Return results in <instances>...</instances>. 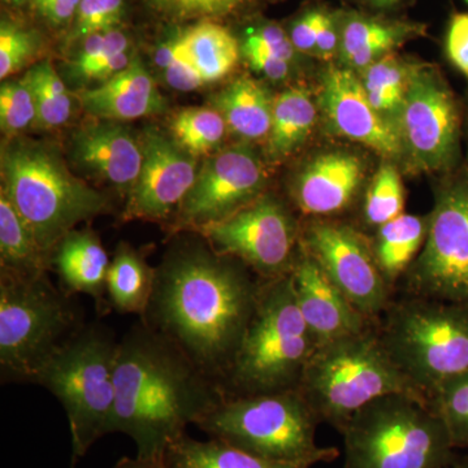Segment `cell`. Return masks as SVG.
<instances>
[{"label":"cell","mask_w":468,"mask_h":468,"mask_svg":"<svg viewBox=\"0 0 468 468\" xmlns=\"http://www.w3.org/2000/svg\"><path fill=\"white\" fill-rule=\"evenodd\" d=\"M320 110L340 137L365 144L387 159L403 155L399 129L369 103L360 77L343 66H329L322 77Z\"/></svg>","instance_id":"cell-17"},{"label":"cell","mask_w":468,"mask_h":468,"mask_svg":"<svg viewBox=\"0 0 468 468\" xmlns=\"http://www.w3.org/2000/svg\"><path fill=\"white\" fill-rule=\"evenodd\" d=\"M215 107L228 129L243 141L268 137L272 124L273 100L255 80L239 77L215 98Z\"/></svg>","instance_id":"cell-24"},{"label":"cell","mask_w":468,"mask_h":468,"mask_svg":"<svg viewBox=\"0 0 468 468\" xmlns=\"http://www.w3.org/2000/svg\"><path fill=\"white\" fill-rule=\"evenodd\" d=\"M189 57L206 84L218 81L232 72L239 58L236 38L226 27L202 21L184 33Z\"/></svg>","instance_id":"cell-30"},{"label":"cell","mask_w":468,"mask_h":468,"mask_svg":"<svg viewBox=\"0 0 468 468\" xmlns=\"http://www.w3.org/2000/svg\"><path fill=\"white\" fill-rule=\"evenodd\" d=\"M111 433L131 437L140 460L165 458L172 442L226 399L220 384L143 320L119 341Z\"/></svg>","instance_id":"cell-2"},{"label":"cell","mask_w":468,"mask_h":468,"mask_svg":"<svg viewBox=\"0 0 468 468\" xmlns=\"http://www.w3.org/2000/svg\"><path fill=\"white\" fill-rule=\"evenodd\" d=\"M89 115L100 120L126 122L155 115L165 109V100L155 81L138 58L94 89L77 94Z\"/></svg>","instance_id":"cell-21"},{"label":"cell","mask_w":468,"mask_h":468,"mask_svg":"<svg viewBox=\"0 0 468 468\" xmlns=\"http://www.w3.org/2000/svg\"><path fill=\"white\" fill-rule=\"evenodd\" d=\"M110 264L100 237L91 230L68 233L50 257V266L57 271L63 291L70 295H90L98 311L110 307L106 300Z\"/></svg>","instance_id":"cell-22"},{"label":"cell","mask_w":468,"mask_h":468,"mask_svg":"<svg viewBox=\"0 0 468 468\" xmlns=\"http://www.w3.org/2000/svg\"><path fill=\"white\" fill-rule=\"evenodd\" d=\"M399 132L412 168L446 175L462 168L463 111L439 68L410 64Z\"/></svg>","instance_id":"cell-11"},{"label":"cell","mask_w":468,"mask_h":468,"mask_svg":"<svg viewBox=\"0 0 468 468\" xmlns=\"http://www.w3.org/2000/svg\"><path fill=\"white\" fill-rule=\"evenodd\" d=\"M381 340L410 383L427 399L468 371V306L415 297L390 303Z\"/></svg>","instance_id":"cell-10"},{"label":"cell","mask_w":468,"mask_h":468,"mask_svg":"<svg viewBox=\"0 0 468 468\" xmlns=\"http://www.w3.org/2000/svg\"><path fill=\"white\" fill-rule=\"evenodd\" d=\"M365 181V163L347 151L315 156L292 185V198L307 217L324 218L349 208Z\"/></svg>","instance_id":"cell-19"},{"label":"cell","mask_w":468,"mask_h":468,"mask_svg":"<svg viewBox=\"0 0 468 468\" xmlns=\"http://www.w3.org/2000/svg\"><path fill=\"white\" fill-rule=\"evenodd\" d=\"M215 251L250 267L261 280L292 272L301 234L291 211L272 196H261L232 217L198 230Z\"/></svg>","instance_id":"cell-13"},{"label":"cell","mask_w":468,"mask_h":468,"mask_svg":"<svg viewBox=\"0 0 468 468\" xmlns=\"http://www.w3.org/2000/svg\"><path fill=\"white\" fill-rule=\"evenodd\" d=\"M445 54L452 66L468 79V12H455L449 20Z\"/></svg>","instance_id":"cell-43"},{"label":"cell","mask_w":468,"mask_h":468,"mask_svg":"<svg viewBox=\"0 0 468 468\" xmlns=\"http://www.w3.org/2000/svg\"><path fill=\"white\" fill-rule=\"evenodd\" d=\"M171 468H311L310 463H288L258 457L217 439L199 441L184 433L165 452Z\"/></svg>","instance_id":"cell-28"},{"label":"cell","mask_w":468,"mask_h":468,"mask_svg":"<svg viewBox=\"0 0 468 468\" xmlns=\"http://www.w3.org/2000/svg\"><path fill=\"white\" fill-rule=\"evenodd\" d=\"M466 133H467V158L466 163H464V168L468 171V92H467V101H466Z\"/></svg>","instance_id":"cell-51"},{"label":"cell","mask_w":468,"mask_h":468,"mask_svg":"<svg viewBox=\"0 0 468 468\" xmlns=\"http://www.w3.org/2000/svg\"><path fill=\"white\" fill-rule=\"evenodd\" d=\"M0 260L2 270L18 275H42L50 267V257L42 250L33 230L3 190L0 193Z\"/></svg>","instance_id":"cell-29"},{"label":"cell","mask_w":468,"mask_h":468,"mask_svg":"<svg viewBox=\"0 0 468 468\" xmlns=\"http://www.w3.org/2000/svg\"><path fill=\"white\" fill-rule=\"evenodd\" d=\"M463 2H466V3H467V5H468V0H463Z\"/></svg>","instance_id":"cell-53"},{"label":"cell","mask_w":468,"mask_h":468,"mask_svg":"<svg viewBox=\"0 0 468 468\" xmlns=\"http://www.w3.org/2000/svg\"><path fill=\"white\" fill-rule=\"evenodd\" d=\"M324 9L311 8L295 18L289 30V37L295 50L302 54L315 55L316 38Z\"/></svg>","instance_id":"cell-44"},{"label":"cell","mask_w":468,"mask_h":468,"mask_svg":"<svg viewBox=\"0 0 468 468\" xmlns=\"http://www.w3.org/2000/svg\"><path fill=\"white\" fill-rule=\"evenodd\" d=\"M297 389L320 423L338 432L356 411L381 397L428 399L403 375L372 325L316 347Z\"/></svg>","instance_id":"cell-4"},{"label":"cell","mask_w":468,"mask_h":468,"mask_svg":"<svg viewBox=\"0 0 468 468\" xmlns=\"http://www.w3.org/2000/svg\"><path fill=\"white\" fill-rule=\"evenodd\" d=\"M151 7L169 17L212 18L227 16L242 7L248 0H147Z\"/></svg>","instance_id":"cell-41"},{"label":"cell","mask_w":468,"mask_h":468,"mask_svg":"<svg viewBox=\"0 0 468 468\" xmlns=\"http://www.w3.org/2000/svg\"><path fill=\"white\" fill-rule=\"evenodd\" d=\"M426 242L406 272L415 297L468 306V171L449 175L437 189Z\"/></svg>","instance_id":"cell-12"},{"label":"cell","mask_w":468,"mask_h":468,"mask_svg":"<svg viewBox=\"0 0 468 468\" xmlns=\"http://www.w3.org/2000/svg\"><path fill=\"white\" fill-rule=\"evenodd\" d=\"M37 107V128L55 129L66 124L72 115L73 101L57 69L46 60L27 70Z\"/></svg>","instance_id":"cell-32"},{"label":"cell","mask_w":468,"mask_h":468,"mask_svg":"<svg viewBox=\"0 0 468 468\" xmlns=\"http://www.w3.org/2000/svg\"><path fill=\"white\" fill-rule=\"evenodd\" d=\"M319 419L298 389L258 396L226 397L196 424L258 457L288 463L319 464L338 457L335 448L316 443Z\"/></svg>","instance_id":"cell-9"},{"label":"cell","mask_w":468,"mask_h":468,"mask_svg":"<svg viewBox=\"0 0 468 468\" xmlns=\"http://www.w3.org/2000/svg\"><path fill=\"white\" fill-rule=\"evenodd\" d=\"M371 7L378 9H392L401 5L402 0H366Z\"/></svg>","instance_id":"cell-49"},{"label":"cell","mask_w":468,"mask_h":468,"mask_svg":"<svg viewBox=\"0 0 468 468\" xmlns=\"http://www.w3.org/2000/svg\"><path fill=\"white\" fill-rule=\"evenodd\" d=\"M340 54L343 67L363 72L378 58L424 33V26L410 21L384 20L358 12L340 14Z\"/></svg>","instance_id":"cell-23"},{"label":"cell","mask_w":468,"mask_h":468,"mask_svg":"<svg viewBox=\"0 0 468 468\" xmlns=\"http://www.w3.org/2000/svg\"><path fill=\"white\" fill-rule=\"evenodd\" d=\"M81 0H36L43 16L55 24H63L75 17Z\"/></svg>","instance_id":"cell-47"},{"label":"cell","mask_w":468,"mask_h":468,"mask_svg":"<svg viewBox=\"0 0 468 468\" xmlns=\"http://www.w3.org/2000/svg\"><path fill=\"white\" fill-rule=\"evenodd\" d=\"M227 122L217 109H185L174 117L172 134L178 146L198 156L217 149L227 133Z\"/></svg>","instance_id":"cell-33"},{"label":"cell","mask_w":468,"mask_h":468,"mask_svg":"<svg viewBox=\"0 0 468 468\" xmlns=\"http://www.w3.org/2000/svg\"><path fill=\"white\" fill-rule=\"evenodd\" d=\"M430 217L402 214L378 228L372 252L384 279L392 286L408 272L426 242Z\"/></svg>","instance_id":"cell-26"},{"label":"cell","mask_w":468,"mask_h":468,"mask_svg":"<svg viewBox=\"0 0 468 468\" xmlns=\"http://www.w3.org/2000/svg\"><path fill=\"white\" fill-rule=\"evenodd\" d=\"M2 190L51 257L58 243L82 221L103 214L109 201L76 177L48 144L16 140L2 151Z\"/></svg>","instance_id":"cell-5"},{"label":"cell","mask_w":468,"mask_h":468,"mask_svg":"<svg viewBox=\"0 0 468 468\" xmlns=\"http://www.w3.org/2000/svg\"><path fill=\"white\" fill-rule=\"evenodd\" d=\"M9 3H15V5H20V3L27 2V0H7Z\"/></svg>","instance_id":"cell-52"},{"label":"cell","mask_w":468,"mask_h":468,"mask_svg":"<svg viewBox=\"0 0 468 468\" xmlns=\"http://www.w3.org/2000/svg\"><path fill=\"white\" fill-rule=\"evenodd\" d=\"M113 468H171L168 466L167 462L163 460L147 461L140 460V458L122 457L116 462Z\"/></svg>","instance_id":"cell-48"},{"label":"cell","mask_w":468,"mask_h":468,"mask_svg":"<svg viewBox=\"0 0 468 468\" xmlns=\"http://www.w3.org/2000/svg\"><path fill=\"white\" fill-rule=\"evenodd\" d=\"M341 27L340 14L324 11L316 38L315 57L331 61L340 54Z\"/></svg>","instance_id":"cell-46"},{"label":"cell","mask_w":468,"mask_h":468,"mask_svg":"<svg viewBox=\"0 0 468 468\" xmlns=\"http://www.w3.org/2000/svg\"><path fill=\"white\" fill-rule=\"evenodd\" d=\"M428 402L448 428L455 449H468V371L445 381Z\"/></svg>","instance_id":"cell-35"},{"label":"cell","mask_w":468,"mask_h":468,"mask_svg":"<svg viewBox=\"0 0 468 468\" xmlns=\"http://www.w3.org/2000/svg\"><path fill=\"white\" fill-rule=\"evenodd\" d=\"M260 156L248 146L230 147L212 156L181 203L176 221L194 232L232 217L260 198L266 177Z\"/></svg>","instance_id":"cell-15"},{"label":"cell","mask_w":468,"mask_h":468,"mask_svg":"<svg viewBox=\"0 0 468 468\" xmlns=\"http://www.w3.org/2000/svg\"><path fill=\"white\" fill-rule=\"evenodd\" d=\"M155 276L156 270L147 266L140 252L122 243L107 273V301L111 309L143 318L153 297Z\"/></svg>","instance_id":"cell-27"},{"label":"cell","mask_w":468,"mask_h":468,"mask_svg":"<svg viewBox=\"0 0 468 468\" xmlns=\"http://www.w3.org/2000/svg\"><path fill=\"white\" fill-rule=\"evenodd\" d=\"M316 347L315 337L298 307L292 273L263 280L221 389L226 397L297 389Z\"/></svg>","instance_id":"cell-3"},{"label":"cell","mask_w":468,"mask_h":468,"mask_svg":"<svg viewBox=\"0 0 468 468\" xmlns=\"http://www.w3.org/2000/svg\"><path fill=\"white\" fill-rule=\"evenodd\" d=\"M242 51L252 69L266 76L267 79L272 80V81H282L291 73V63L275 57V55L268 54L261 48L245 45V43H243Z\"/></svg>","instance_id":"cell-45"},{"label":"cell","mask_w":468,"mask_h":468,"mask_svg":"<svg viewBox=\"0 0 468 468\" xmlns=\"http://www.w3.org/2000/svg\"><path fill=\"white\" fill-rule=\"evenodd\" d=\"M410 64L393 52L366 68L360 77L369 103L399 129Z\"/></svg>","instance_id":"cell-31"},{"label":"cell","mask_w":468,"mask_h":468,"mask_svg":"<svg viewBox=\"0 0 468 468\" xmlns=\"http://www.w3.org/2000/svg\"><path fill=\"white\" fill-rule=\"evenodd\" d=\"M37 107L27 77L3 82L0 88V126L5 133L15 135L36 125Z\"/></svg>","instance_id":"cell-36"},{"label":"cell","mask_w":468,"mask_h":468,"mask_svg":"<svg viewBox=\"0 0 468 468\" xmlns=\"http://www.w3.org/2000/svg\"><path fill=\"white\" fill-rule=\"evenodd\" d=\"M300 246L360 314L372 320L389 307L392 286L378 266L371 243L358 230L314 218L302 230Z\"/></svg>","instance_id":"cell-14"},{"label":"cell","mask_w":468,"mask_h":468,"mask_svg":"<svg viewBox=\"0 0 468 468\" xmlns=\"http://www.w3.org/2000/svg\"><path fill=\"white\" fill-rule=\"evenodd\" d=\"M73 158L119 189L131 192L144 162L143 144L111 120L80 129L73 137Z\"/></svg>","instance_id":"cell-20"},{"label":"cell","mask_w":468,"mask_h":468,"mask_svg":"<svg viewBox=\"0 0 468 468\" xmlns=\"http://www.w3.org/2000/svg\"><path fill=\"white\" fill-rule=\"evenodd\" d=\"M155 270L153 297L141 320L221 387L261 282L252 279L242 261L215 251L205 237L177 243Z\"/></svg>","instance_id":"cell-1"},{"label":"cell","mask_w":468,"mask_h":468,"mask_svg":"<svg viewBox=\"0 0 468 468\" xmlns=\"http://www.w3.org/2000/svg\"><path fill=\"white\" fill-rule=\"evenodd\" d=\"M318 109L307 89H286L273 100L272 124L268 133L270 159L282 160L295 153L315 126Z\"/></svg>","instance_id":"cell-25"},{"label":"cell","mask_w":468,"mask_h":468,"mask_svg":"<svg viewBox=\"0 0 468 468\" xmlns=\"http://www.w3.org/2000/svg\"><path fill=\"white\" fill-rule=\"evenodd\" d=\"M345 468H440L457 458L448 428L426 399L390 394L347 420Z\"/></svg>","instance_id":"cell-7"},{"label":"cell","mask_w":468,"mask_h":468,"mask_svg":"<svg viewBox=\"0 0 468 468\" xmlns=\"http://www.w3.org/2000/svg\"><path fill=\"white\" fill-rule=\"evenodd\" d=\"M155 63L165 73L168 85L176 90L193 91L206 85L189 57L184 34L160 46L156 50Z\"/></svg>","instance_id":"cell-37"},{"label":"cell","mask_w":468,"mask_h":468,"mask_svg":"<svg viewBox=\"0 0 468 468\" xmlns=\"http://www.w3.org/2000/svg\"><path fill=\"white\" fill-rule=\"evenodd\" d=\"M144 162L128 193L124 218L168 220L196 183L197 162L176 141L149 129L143 140Z\"/></svg>","instance_id":"cell-16"},{"label":"cell","mask_w":468,"mask_h":468,"mask_svg":"<svg viewBox=\"0 0 468 468\" xmlns=\"http://www.w3.org/2000/svg\"><path fill=\"white\" fill-rule=\"evenodd\" d=\"M37 50L34 34L15 24L3 21L0 27V79L5 81L15 75Z\"/></svg>","instance_id":"cell-39"},{"label":"cell","mask_w":468,"mask_h":468,"mask_svg":"<svg viewBox=\"0 0 468 468\" xmlns=\"http://www.w3.org/2000/svg\"><path fill=\"white\" fill-rule=\"evenodd\" d=\"M119 341L106 326L91 323L79 332L39 372L36 384L63 406L72 439V462L85 457L111 433L115 412V367Z\"/></svg>","instance_id":"cell-8"},{"label":"cell","mask_w":468,"mask_h":468,"mask_svg":"<svg viewBox=\"0 0 468 468\" xmlns=\"http://www.w3.org/2000/svg\"><path fill=\"white\" fill-rule=\"evenodd\" d=\"M243 43L275 55L289 63L294 60L295 54L298 52L292 46L289 34L276 24H261V26L250 27L246 32Z\"/></svg>","instance_id":"cell-42"},{"label":"cell","mask_w":468,"mask_h":468,"mask_svg":"<svg viewBox=\"0 0 468 468\" xmlns=\"http://www.w3.org/2000/svg\"><path fill=\"white\" fill-rule=\"evenodd\" d=\"M405 209V192L401 176L392 163H385L369 185L363 205V218L371 228H380L401 217Z\"/></svg>","instance_id":"cell-34"},{"label":"cell","mask_w":468,"mask_h":468,"mask_svg":"<svg viewBox=\"0 0 468 468\" xmlns=\"http://www.w3.org/2000/svg\"><path fill=\"white\" fill-rule=\"evenodd\" d=\"M124 11V0H81L76 14L75 36L86 38L91 34L115 29Z\"/></svg>","instance_id":"cell-40"},{"label":"cell","mask_w":468,"mask_h":468,"mask_svg":"<svg viewBox=\"0 0 468 468\" xmlns=\"http://www.w3.org/2000/svg\"><path fill=\"white\" fill-rule=\"evenodd\" d=\"M128 48L129 41L125 34L116 29L86 37L81 52L75 61L76 76L91 80L98 70L120 54L128 52Z\"/></svg>","instance_id":"cell-38"},{"label":"cell","mask_w":468,"mask_h":468,"mask_svg":"<svg viewBox=\"0 0 468 468\" xmlns=\"http://www.w3.org/2000/svg\"><path fill=\"white\" fill-rule=\"evenodd\" d=\"M75 295L58 289L48 273L0 272L2 383L36 384L48 360L86 324Z\"/></svg>","instance_id":"cell-6"},{"label":"cell","mask_w":468,"mask_h":468,"mask_svg":"<svg viewBox=\"0 0 468 468\" xmlns=\"http://www.w3.org/2000/svg\"><path fill=\"white\" fill-rule=\"evenodd\" d=\"M440 468H468V457L466 458H455L451 463L445 464V466Z\"/></svg>","instance_id":"cell-50"},{"label":"cell","mask_w":468,"mask_h":468,"mask_svg":"<svg viewBox=\"0 0 468 468\" xmlns=\"http://www.w3.org/2000/svg\"><path fill=\"white\" fill-rule=\"evenodd\" d=\"M291 273L298 307L318 346L371 325L302 249Z\"/></svg>","instance_id":"cell-18"}]
</instances>
